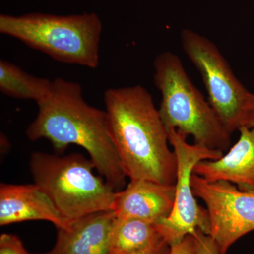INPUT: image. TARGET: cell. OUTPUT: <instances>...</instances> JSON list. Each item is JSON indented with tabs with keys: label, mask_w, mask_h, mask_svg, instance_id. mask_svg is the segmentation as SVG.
Masks as SVG:
<instances>
[{
	"label": "cell",
	"mask_w": 254,
	"mask_h": 254,
	"mask_svg": "<svg viewBox=\"0 0 254 254\" xmlns=\"http://www.w3.org/2000/svg\"><path fill=\"white\" fill-rule=\"evenodd\" d=\"M38 105V115L26 131L31 141L46 138L60 153L69 145L84 148L107 183L116 191L123 190L127 177L108 115L86 103L79 83L55 78L49 94Z\"/></svg>",
	"instance_id": "1"
},
{
	"label": "cell",
	"mask_w": 254,
	"mask_h": 254,
	"mask_svg": "<svg viewBox=\"0 0 254 254\" xmlns=\"http://www.w3.org/2000/svg\"><path fill=\"white\" fill-rule=\"evenodd\" d=\"M104 101L114 143L127 177L175 185L177 161L149 92L140 85L110 88Z\"/></svg>",
	"instance_id": "2"
},
{
	"label": "cell",
	"mask_w": 254,
	"mask_h": 254,
	"mask_svg": "<svg viewBox=\"0 0 254 254\" xmlns=\"http://www.w3.org/2000/svg\"><path fill=\"white\" fill-rule=\"evenodd\" d=\"M154 83L161 93L158 111L167 131L175 129L194 143L225 153L231 133L193 85L180 58L164 52L154 60Z\"/></svg>",
	"instance_id": "3"
},
{
	"label": "cell",
	"mask_w": 254,
	"mask_h": 254,
	"mask_svg": "<svg viewBox=\"0 0 254 254\" xmlns=\"http://www.w3.org/2000/svg\"><path fill=\"white\" fill-rule=\"evenodd\" d=\"M103 24L95 13L0 15V33L16 38L60 63L95 68Z\"/></svg>",
	"instance_id": "4"
},
{
	"label": "cell",
	"mask_w": 254,
	"mask_h": 254,
	"mask_svg": "<svg viewBox=\"0 0 254 254\" xmlns=\"http://www.w3.org/2000/svg\"><path fill=\"white\" fill-rule=\"evenodd\" d=\"M93 169L91 160L78 153L62 156L35 152L30 159L35 184L68 221L114 210L118 191L103 177L96 176Z\"/></svg>",
	"instance_id": "5"
},
{
	"label": "cell",
	"mask_w": 254,
	"mask_h": 254,
	"mask_svg": "<svg viewBox=\"0 0 254 254\" xmlns=\"http://www.w3.org/2000/svg\"><path fill=\"white\" fill-rule=\"evenodd\" d=\"M184 52L202 76L209 103L230 133L238 131L250 92L235 76L215 44L197 32H181Z\"/></svg>",
	"instance_id": "6"
},
{
	"label": "cell",
	"mask_w": 254,
	"mask_h": 254,
	"mask_svg": "<svg viewBox=\"0 0 254 254\" xmlns=\"http://www.w3.org/2000/svg\"><path fill=\"white\" fill-rule=\"evenodd\" d=\"M170 144L177 157V173L174 206L168 218L155 224L164 240L172 246L181 242L187 235L199 230L210 235V223L206 208L195 199L192 189L191 175L197 163L222 158L223 152L202 145L190 144L187 137L176 130H169Z\"/></svg>",
	"instance_id": "7"
},
{
	"label": "cell",
	"mask_w": 254,
	"mask_h": 254,
	"mask_svg": "<svg viewBox=\"0 0 254 254\" xmlns=\"http://www.w3.org/2000/svg\"><path fill=\"white\" fill-rule=\"evenodd\" d=\"M195 197L204 202L210 223V236L220 254L254 230V193L242 191L225 181L210 182L192 174Z\"/></svg>",
	"instance_id": "8"
},
{
	"label": "cell",
	"mask_w": 254,
	"mask_h": 254,
	"mask_svg": "<svg viewBox=\"0 0 254 254\" xmlns=\"http://www.w3.org/2000/svg\"><path fill=\"white\" fill-rule=\"evenodd\" d=\"M30 220L52 222L57 229L65 228L71 221L66 220L48 195L34 185H0V225Z\"/></svg>",
	"instance_id": "9"
},
{
	"label": "cell",
	"mask_w": 254,
	"mask_h": 254,
	"mask_svg": "<svg viewBox=\"0 0 254 254\" xmlns=\"http://www.w3.org/2000/svg\"><path fill=\"white\" fill-rule=\"evenodd\" d=\"M175 195V185L130 180L126 188L117 192L113 211L117 218L140 219L156 224L171 213Z\"/></svg>",
	"instance_id": "10"
},
{
	"label": "cell",
	"mask_w": 254,
	"mask_h": 254,
	"mask_svg": "<svg viewBox=\"0 0 254 254\" xmlns=\"http://www.w3.org/2000/svg\"><path fill=\"white\" fill-rule=\"evenodd\" d=\"M240 137L222 158L197 163L193 173L210 182L225 181L254 193V128L242 127Z\"/></svg>",
	"instance_id": "11"
},
{
	"label": "cell",
	"mask_w": 254,
	"mask_h": 254,
	"mask_svg": "<svg viewBox=\"0 0 254 254\" xmlns=\"http://www.w3.org/2000/svg\"><path fill=\"white\" fill-rule=\"evenodd\" d=\"M113 210L90 214L58 229L54 247L44 254H109Z\"/></svg>",
	"instance_id": "12"
},
{
	"label": "cell",
	"mask_w": 254,
	"mask_h": 254,
	"mask_svg": "<svg viewBox=\"0 0 254 254\" xmlns=\"http://www.w3.org/2000/svg\"><path fill=\"white\" fill-rule=\"evenodd\" d=\"M164 240L155 224L136 218H117L112 230L111 254H128Z\"/></svg>",
	"instance_id": "13"
},
{
	"label": "cell",
	"mask_w": 254,
	"mask_h": 254,
	"mask_svg": "<svg viewBox=\"0 0 254 254\" xmlns=\"http://www.w3.org/2000/svg\"><path fill=\"white\" fill-rule=\"evenodd\" d=\"M52 81L32 76L10 62L0 61V91L7 96L38 104L49 94Z\"/></svg>",
	"instance_id": "14"
},
{
	"label": "cell",
	"mask_w": 254,
	"mask_h": 254,
	"mask_svg": "<svg viewBox=\"0 0 254 254\" xmlns=\"http://www.w3.org/2000/svg\"><path fill=\"white\" fill-rule=\"evenodd\" d=\"M0 254H31L23 246L19 237L4 233L0 236Z\"/></svg>",
	"instance_id": "15"
},
{
	"label": "cell",
	"mask_w": 254,
	"mask_h": 254,
	"mask_svg": "<svg viewBox=\"0 0 254 254\" xmlns=\"http://www.w3.org/2000/svg\"><path fill=\"white\" fill-rule=\"evenodd\" d=\"M192 235L195 239L194 254H220L218 246L210 235L199 230H195Z\"/></svg>",
	"instance_id": "16"
},
{
	"label": "cell",
	"mask_w": 254,
	"mask_h": 254,
	"mask_svg": "<svg viewBox=\"0 0 254 254\" xmlns=\"http://www.w3.org/2000/svg\"><path fill=\"white\" fill-rule=\"evenodd\" d=\"M195 246L194 237L187 235L181 242L170 246V254H194Z\"/></svg>",
	"instance_id": "17"
},
{
	"label": "cell",
	"mask_w": 254,
	"mask_h": 254,
	"mask_svg": "<svg viewBox=\"0 0 254 254\" xmlns=\"http://www.w3.org/2000/svg\"><path fill=\"white\" fill-rule=\"evenodd\" d=\"M254 128V93H250L242 115L241 127Z\"/></svg>",
	"instance_id": "18"
},
{
	"label": "cell",
	"mask_w": 254,
	"mask_h": 254,
	"mask_svg": "<svg viewBox=\"0 0 254 254\" xmlns=\"http://www.w3.org/2000/svg\"><path fill=\"white\" fill-rule=\"evenodd\" d=\"M170 246L165 240L159 242L158 243L145 249L138 251L134 253L128 254H170Z\"/></svg>",
	"instance_id": "19"
},
{
	"label": "cell",
	"mask_w": 254,
	"mask_h": 254,
	"mask_svg": "<svg viewBox=\"0 0 254 254\" xmlns=\"http://www.w3.org/2000/svg\"><path fill=\"white\" fill-rule=\"evenodd\" d=\"M253 6H254V0Z\"/></svg>",
	"instance_id": "20"
},
{
	"label": "cell",
	"mask_w": 254,
	"mask_h": 254,
	"mask_svg": "<svg viewBox=\"0 0 254 254\" xmlns=\"http://www.w3.org/2000/svg\"></svg>",
	"instance_id": "21"
}]
</instances>
